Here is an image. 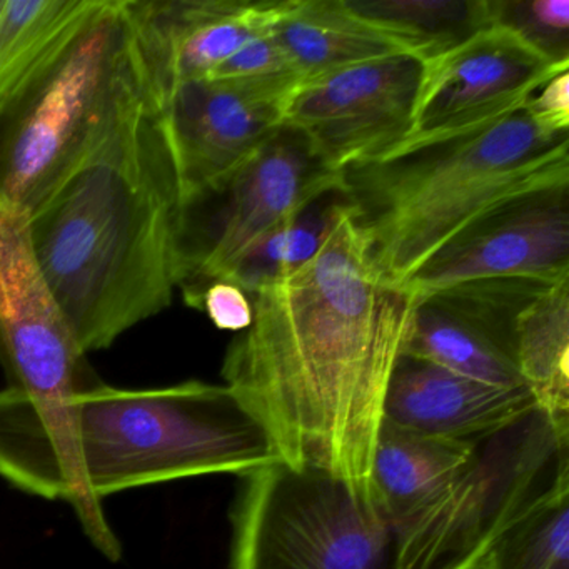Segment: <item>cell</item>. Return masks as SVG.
Segmentation results:
<instances>
[{
    "label": "cell",
    "instance_id": "6da1fadb",
    "mask_svg": "<svg viewBox=\"0 0 569 569\" xmlns=\"http://www.w3.org/2000/svg\"><path fill=\"white\" fill-rule=\"evenodd\" d=\"M224 385L281 461L371 486L389 381L418 296L385 278L351 214L302 268L252 292Z\"/></svg>",
    "mask_w": 569,
    "mask_h": 569
},
{
    "label": "cell",
    "instance_id": "7a4b0ae2",
    "mask_svg": "<svg viewBox=\"0 0 569 569\" xmlns=\"http://www.w3.org/2000/svg\"><path fill=\"white\" fill-rule=\"evenodd\" d=\"M279 461L264 426L222 385L119 389L92 381L62 399L0 391V478L74 508L106 558H121L102 499L208 475H249Z\"/></svg>",
    "mask_w": 569,
    "mask_h": 569
},
{
    "label": "cell",
    "instance_id": "3957f363",
    "mask_svg": "<svg viewBox=\"0 0 569 569\" xmlns=\"http://www.w3.org/2000/svg\"><path fill=\"white\" fill-rule=\"evenodd\" d=\"M181 208L148 72L91 151L28 212L39 268L86 355L171 306Z\"/></svg>",
    "mask_w": 569,
    "mask_h": 569
},
{
    "label": "cell",
    "instance_id": "277c9868",
    "mask_svg": "<svg viewBox=\"0 0 569 569\" xmlns=\"http://www.w3.org/2000/svg\"><path fill=\"white\" fill-rule=\"evenodd\" d=\"M565 168L569 132L545 131L522 106L478 128L406 139L342 169L341 182L372 261L402 284L486 206Z\"/></svg>",
    "mask_w": 569,
    "mask_h": 569
},
{
    "label": "cell",
    "instance_id": "5b68a950",
    "mask_svg": "<svg viewBox=\"0 0 569 569\" xmlns=\"http://www.w3.org/2000/svg\"><path fill=\"white\" fill-rule=\"evenodd\" d=\"M148 76L128 0L99 11L0 114V198L31 211L101 139Z\"/></svg>",
    "mask_w": 569,
    "mask_h": 569
},
{
    "label": "cell",
    "instance_id": "8992f818",
    "mask_svg": "<svg viewBox=\"0 0 569 569\" xmlns=\"http://www.w3.org/2000/svg\"><path fill=\"white\" fill-rule=\"evenodd\" d=\"M231 569H396V529L369 485L274 461L246 475Z\"/></svg>",
    "mask_w": 569,
    "mask_h": 569
},
{
    "label": "cell",
    "instance_id": "52a82bcc",
    "mask_svg": "<svg viewBox=\"0 0 569 569\" xmlns=\"http://www.w3.org/2000/svg\"><path fill=\"white\" fill-rule=\"evenodd\" d=\"M569 476V432L535 408L478 439L471 459L396 529V569H476L492 542Z\"/></svg>",
    "mask_w": 569,
    "mask_h": 569
},
{
    "label": "cell",
    "instance_id": "ba28073f",
    "mask_svg": "<svg viewBox=\"0 0 569 569\" xmlns=\"http://www.w3.org/2000/svg\"><path fill=\"white\" fill-rule=\"evenodd\" d=\"M341 184L308 136L289 124L224 178L182 199L179 289L194 308L259 239L322 192Z\"/></svg>",
    "mask_w": 569,
    "mask_h": 569
},
{
    "label": "cell",
    "instance_id": "9c48e42d",
    "mask_svg": "<svg viewBox=\"0 0 569 569\" xmlns=\"http://www.w3.org/2000/svg\"><path fill=\"white\" fill-rule=\"evenodd\" d=\"M569 276V168L515 189L472 216L402 288L422 296L461 282Z\"/></svg>",
    "mask_w": 569,
    "mask_h": 569
},
{
    "label": "cell",
    "instance_id": "30bf717a",
    "mask_svg": "<svg viewBox=\"0 0 569 569\" xmlns=\"http://www.w3.org/2000/svg\"><path fill=\"white\" fill-rule=\"evenodd\" d=\"M422 59L392 54L302 81L284 124L308 136L335 171L389 151L411 136Z\"/></svg>",
    "mask_w": 569,
    "mask_h": 569
},
{
    "label": "cell",
    "instance_id": "8fae6325",
    "mask_svg": "<svg viewBox=\"0 0 569 569\" xmlns=\"http://www.w3.org/2000/svg\"><path fill=\"white\" fill-rule=\"evenodd\" d=\"M86 356L39 268L28 211L0 198V361L11 388L68 398L96 381Z\"/></svg>",
    "mask_w": 569,
    "mask_h": 569
},
{
    "label": "cell",
    "instance_id": "7c38bea8",
    "mask_svg": "<svg viewBox=\"0 0 569 569\" xmlns=\"http://www.w3.org/2000/svg\"><path fill=\"white\" fill-rule=\"evenodd\" d=\"M298 76L201 79L169 89L159 102L174 152L182 199L248 161L284 124Z\"/></svg>",
    "mask_w": 569,
    "mask_h": 569
},
{
    "label": "cell",
    "instance_id": "4fadbf2b",
    "mask_svg": "<svg viewBox=\"0 0 569 569\" xmlns=\"http://www.w3.org/2000/svg\"><path fill=\"white\" fill-rule=\"evenodd\" d=\"M565 66L552 64L508 29L491 26L422 61L408 139L432 138L518 111Z\"/></svg>",
    "mask_w": 569,
    "mask_h": 569
},
{
    "label": "cell",
    "instance_id": "5bb4252c",
    "mask_svg": "<svg viewBox=\"0 0 569 569\" xmlns=\"http://www.w3.org/2000/svg\"><path fill=\"white\" fill-rule=\"evenodd\" d=\"M276 0H128L152 88L161 99L182 82L214 74L268 28Z\"/></svg>",
    "mask_w": 569,
    "mask_h": 569
},
{
    "label": "cell",
    "instance_id": "9a60e30c",
    "mask_svg": "<svg viewBox=\"0 0 569 569\" xmlns=\"http://www.w3.org/2000/svg\"><path fill=\"white\" fill-rule=\"evenodd\" d=\"M536 408L528 388H499L402 355L392 372L382 421L399 428L475 442Z\"/></svg>",
    "mask_w": 569,
    "mask_h": 569
},
{
    "label": "cell",
    "instance_id": "2e32d148",
    "mask_svg": "<svg viewBox=\"0 0 569 569\" xmlns=\"http://www.w3.org/2000/svg\"><path fill=\"white\" fill-rule=\"evenodd\" d=\"M271 31L302 81L386 56L415 54L398 36L352 11L348 0H276Z\"/></svg>",
    "mask_w": 569,
    "mask_h": 569
},
{
    "label": "cell",
    "instance_id": "e0dca14e",
    "mask_svg": "<svg viewBox=\"0 0 569 569\" xmlns=\"http://www.w3.org/2000/svg\"><path fill=\"white\" fill-rule=\"evenodd\" d=\"M475 442L419 435L382 421L372 455L371 489L395 529L418 515L465 468Z\"/></svg>",
    "mask_w": 569,
    "mask_h": 569
},
{
    "label": "cell",
    "instance_id": "ac0fdd59",
    "mask_svg": "<svg viewBox=\"0 0 569 569\" xmlns=\"http://www.w3.org/2000/svg\"><path fill=\"white\" fill-rule=\"evenodd\" d=\"M102 0H4L0 11V114L74 41Z\"/></svg>",
    "mask_w": 569,
    "mask_h": 569
},
{
    "label": "cell",
    "instance_id": "d6986e66",
    "mask_svg": "<svg viewBox=\"0 0 569 569\" xmlns=\"http://www.w3.org/2000/svg\"><path fill=\"white\" fill-rule=\"evenodd\" d=\"M405 355L486 385L526 388L511 355L436 292L418 296Z\"/></svg>",
    "mask_w": 569,
    "mask_h": 569
},
{
    "label": "cell",
    "instance_id": "ffe728a7",
    "mask_svg": "<svg viewBox=\"0 0 569 569\" xmlns=\"http://www.w3.org/2000/svg\"><path fill=\"white\" fill-rule=\"evenodd\" d=\"M515 361L536 408L569 432V278L548 286L519 316Z\"/></svg>",
    "mask_w": 569,
    "mask_h": 569
},
{
    "label": "cell",
    "instance_id": "44dd1931",
    "mask_svg": "<svg viewBox=\"0 0 569 569\" xmlns=\"http://www.w3.org/2000/svg\"><path fill=\"white\" fill-rule=\"evenodd\" d=\"M351 212L341 182L259 239L222 281L234 282L242 291L252 295L262 286L292 274L318 254L336 226Z\"/></svg>",
    "mask_w": 569,
    "mask_h": 569
},
{
    "label": "cell",
    "instance_id": "7402d4cb",
    "mask_svg": "<svg viewBox=\"0 0 569 569\" xmlns=\"http://www.w3.org/2000/svg\"><path fill=\"white\" fill-rule=\"evenodd\" d=\"M348 4L398 36L422 61L491 28L488 0H348Z\"/></svg>",
    "mask_w": 569,
    "mask_h": 569
},
{
    "label": "cell",
    "instance_id": "603a6c76",
    "mask_svg": "<svg viewBox=\"0 0 569 569\" xmlns=\"http://www.w3.org/2000/svg\"><path fill=\"white\" fill-rule=\"evenodd\" d=\"M476 569H569V476L516 519Z\"/></svg>",
    "mask_w": 569,
    "mask_h": 569
},
{
    "label": "cell",
    "instance_id": "cb8c5ba5",
    "mask_svg": "<svg viewBox=\"0 0 569 569\" xmlns=\"http://www.w3.org/2000/svg\"><path fill=\"white\" fill-rule=\"evenodd\" d=\"M489 24L508 29L542 58L569 68V0H488Z\"/></svg>",
    "mask_w": 569,
    "mask_h": 569
},
{
    "label": "cell",
    "instance_id": "d4e9b609",
    "mask_svg": "<svg viewBox=\"0 0 569 569\" xmlns=\"http://www.w3.org/2000/svg\"><path fill=\"white\" fill-rule=\"evenodd\" d=\"M272 24V22H271ZM271 24L246 42L209 79L234 81V79H271L284 76H301L296 72L271 31ZM302 79V78H301Z\"/></svg>",
    "mask_w": 569,
    "mask_h": 569
},
{
    "label": "cell",
    "instance_id": "484cf974",
    "mask_svg": "<svg viewBox=\"0 0 569 569\" xmlns=\"http://www.w3.org/2000/svg\"><path fill=\"white\" fill-rule=\"evenodd\" d=\"M194 309L204 311L222 331H246L254 318L251 296L229 281L211 282L199 296Z\"/></svg>",
    "mask_w": 569,
    "mask_h": 569
},
{
    "label": "cell",
    "instance_id": "4316f807",
    "mask_svg": "<svg viewBox=\"0 0 569 569\" xmlns=\"http://www.w3.org/2000/svg\"><path fill=\"white\" fill-rule=\"evenodd\" d=\"M525 108L545 131L569 132V71L546 82L526 101Z\"/></svg>",
    "mask_w": 569,
    "mask_h": 569
},
{
    "label": "cell",
    "instance_id": "83f0119b",
    "mask_svg": "<svg viewBox=\"0 0 569 569\" xmlns=\"http://www.w3.org/2000/svg\"><path fill=\"white\" fill-rule=\"evenodd\" d=\"M2 6H4V0H0V11H2Z\"/></svg>",
    "mask_w": 569,
    "mask_h": 569
}]
</instances>
